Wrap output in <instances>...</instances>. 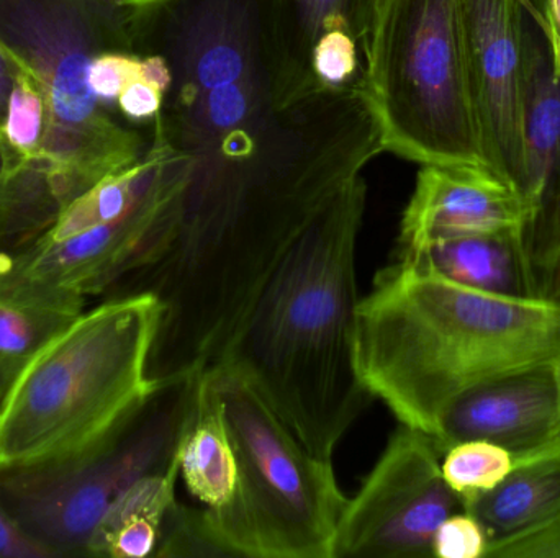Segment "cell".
I'll use <instances>...</instances> for the list:
<instances>
[{"label":"cell","mask_w":560,"mask_h":558,"mask_svg":"<svg viewBox=\"0 0 560 558\" xmlns=\"http://www.w3.org/2000/svg\"><path fill=\"white\" fill-rule=\"evenodd\" d=\"M131 36L173 72L153 138L184 161L183 203L322 206L384 153L364 81L282 100L279 0H131Z\"/></svg>","instance_id":"6da1fadb"},{"label":"cell","mask_w":560,"mask_h":558,"mask_svg":"<svg viewBox=\"0 0 560 558\" xmlns=\"http://www.w3.org/2000/svg\"><path fill=\"white\" fill-rule=\"evenodd\" d=\"M365 202L359 176L316 212L212 363L242 376L325 461L374 400L355 359V249Z\"/></svg>","instance_id":"7a4b0ae2"},{"label":"cell","mask_w":560,"mask_h":558,"mask_svg":"<svg viewBox=\"0 0 560 558\" xmlns=\"http://www.w3.org/2000/svg\"><path fill=\"white\" fill-rule=\"evenodd\" d=\"M560 357V304L457 284L421 259L398 258L361 298L359 376L401 426L436 438L457 399Z\"/></svg>","instance_id":"3957f363"},{"label":"cell","mask_w":560,"mask_h":558,"mask_svg":"<svg viewBox=\"0 0 560 558\" xmlns=\"http://www.w3.org/2000/svg\"><path fill=\"white\" fill-rule=\"evenodd\" d=\"M154 295L82 311L20 372L0 403V472L82 458L110 441L156 392L148 373Z\"/></svg>","instance_id":"277c9868"},{"label":"cell","mask_w":560,"mask_h":558,"mask_svg":"<svg viewBox=\"0 0 560 558\" xmlns=\"http://www.w3.org/2000/svg\"><path fill=\"white\" fill-rule=\"evenodd\" d=\"M0 48L42 92L38 159L66 202L144 156L143 136L118 123L89 85L98 55H135L131 0H0Z\"/></svg>","instance_id":"5b68a950"},{"label":"cell","mask_w":560,"mask_h":558,"mask_svg":"<svg viewBox=\"0 0 560 558\" xmlns=\"http://www.w3.org/2000/svg\"><path fill=\"white\" fill-rule=\"evenodd\" d=\"M235 454V494L197 511L215 557L332 558L348 498L332 461L313 455L238 373L212 364L202 372Z\"/></svg>","instance_id":"8992f818"},{"label":"cell","mask_w":560,"mask_h":558,"mask_svg":"<svg viewBox=\"0 0 560 558\" xmlns=\"http://www.w3.org/2000/svg\"><path fill=\"white\" fill-rule=\"evenodd\" d=\"M364 82L384 153L421 166L486 167L470 102L459 0H382Z\"/></svg>","instance_id":"52a82bcc"},{"label":"cell","mask_w":560,"mask_h":558,"mask_svg":"<svg viewBox=\"0 0 560 558\" xmlns=\"http://www.w3.org/2000/svg\"><path fill=\"white\" fill-rule=\"evenodd\" d=\"M199 376L158 389L101 448L46 467L0 472V503L49 557L88 556L114 501L176 458L192 423Z\"/></svg>","instance_id":"ba28073f"},{"label":"cell","mask_w":560,"mask_h":558,"mask_svg":"<svg viewBox=\"0 0 560 558\" xmlns=\"http://www.w3.org/2000/svg\"><path fill=\"white\" fill-rule=\"evenodd\" d=\"M184 186L186 167L171 153L163 179L127 213L61 239H36L20 251L0 252V274L82 304L91 295L112 294L166 251L179 223Z\"/></svg>","instance_id":"9c48e42d"},{"label":"cell","mask_w":560,"mask_h":558,"mask_svg":"<svg viewBox=\"0 0 560 558\" xmlns=\"http://www.w3.org/2000/svg\"><path fill=\"white\" fill-rule=\"evenodd\" d=\"M433 438L401 426L339 518L332 558L433 557L438 527L463 511Z\"/></svg>","instance_id":"30bf717a"},{"label":"cell","mask_w":560,"mask_h":558,"mask_svg":"<svg viewBox=\"0 0 560 558\" xmlns=\"http://www.w3.org/2000/svg\"><path fill=\"white\" fill-rule=\"evenodd\" d=\"M459 3L470 102L483 164L520 192L525 153L520 0Z\"/></svg>","instance_id":"8fae6325"},{"label":"cell","mask_w":560,"mask_h":558,"mask_svg":"<svg viewBox=\"0 0 560 558\" xmlns=\"http://www.w3.org/2000/svg\"><path fill=\"white\" fill-rule=\"evenodd\" d=\"M532 210L515 187L492 170L467 164H424L398 236V258H415L438 242L520 233L528 239Z\"/></svg>","instance_id":"7c38bea8"},{"label":"cell","mask_w":560,"mask_h":558,"mask_svg":"<svg viewBox=\"0 0 560 558\" xmlns=\"http://www.w3.org/2000/svg\"><path fill=\"white\" fill-rule=\"evenodd\" d=\"M551 367L513 373L464 393L433 439L440 454L472 439L503 446L515 461L558 448L560 415Z\"/></svg>","instance_id":"4fadbf2b"},{"label":"cell","mask_w":560,"mask_h":558,"mask_svg":"<svg viewBox=\"0 0 560 558\" xmlns=\"http://www.w3.org/2000/svg\"><path fill=\"white\" fill-rule=\"evenodd\" d=\"M520 38L525 151L520 193L535 223L560 177V68L542 0H520Z\"/></svg>","instance_id":"5bb4252c"},{"label":"cell","mask_w":560,"mask_h":558,"mask_svg":"<svg viewBox=\"0 0 560 558\" xmlns=\"http://www.w3.org/2000/svg\"><path fill=\"white\" fill-rule=\"evenodd\" d=\"M375 13L372 0H279L280 97L293 104L323 88L312 71V49L322 33L346 29L369 58Z\"/></svg>","instance_id":"9a60e30c"},{"label":"cell","mask_w":560,"mask_h":558,"mask_svg":"<svg viewBox=\"0 0 560 558\" xmlns=\"http://www.w3.org/2000/svg\"><path fill=\"white\" fill-rule=\"evenodd\" d=\"M415 259L466 287L510 297H539L528 239L520 233L451 239L431 246Z\"/></svg>","instance_id":"2e32d148"},{"label":"cell","mask_w":560,"mask_h":558,"mask_svg":"<svg viewBox=\"0 0 560 558\" xmlns=\"http://www.w3.org/2000/svg\"><path fill=\"white\" fill-rule=\"evenodd\" d=\"M560 508V446L515 462L512 474L489 494L464 504L489 544L528 530Z\"/></svg>","instance_id":"e0dca14e"},{"label":"cell","mask_w":560,"mask_h":558,"mask_svg":"<svg viewBox=\"0 0 560 558\" xmlns=\"http://www.w3.org/2000/svg\"><path fill=\"white\" fill-rule=\"evenodd\" d=\"M84 311L0 274V403L30 360Z\"/></svg>","instance_id":"ac0fdd59"},{"label":"cell","mask_w":560,"mask_h":558,"mask_svg":"<svg viewBox=\"0 0 560 558\" xmlns=\"http://www.w3.org/2000/svg\"><path fill=\"white\" fill-rule=\"evenodd\" d=\"M180 477L187 490L207 508L222 507L235 494V454L219 405L199 376L192 423L179 444Z\"/></svg>","instance_id":"d6986e66"},{"label":"cell","mask_w":560,"mask_h":558,"mask_svg":"<svg viewBox=\"0 0 560 558\" xmlns=\"http://www.w3.org/2000/svg\"><path fill=\"white\" fill-rule=\"evenodd\" d=\"M515 468V455L495 442L472 439L447 449L441 471L460 503H469L480 495L499 487Z\"/></svg>","instance_id":"ffe728a7"},{"label":"cell","mask_w":560,"mask_h":558,"mask_svg":"<svg viewBox=\"0 0 560 558\" xmlns=\"http://www.w3.org/2000/svg\"><path fill=\"white\" fill-rule=\"evenodd\" d=\"M46 108L38 85L20 71L7 100L0 136L23 161L35 159L45 136Z\"/></svg>","instance_id":"44dd1931"},{"label":"cell","mask_w":560,"mask_h":558,"mask_svg":"<svg viewBox=\"0 0 560 558\" xmlns=\"http://www.w3.org/2000/svg\"><path fill=\"white\" fill-rule=\"evenodd\" d=\"M312 71L322 87L341 88L364 79L358 43L346 29L322 33L312 49Z\"/></svg>","instance_id":"7402d4cb"},{"label":"cell","mask_w":560,"mask_h":558,"mask_svg":"<svg viewBox=\"0 0 560 558\" xmlns=\"http://www.w3.org/2000/svg\"><path fill=\"white\" fill-rule=\"evenodd\" d=\"M528 254L536 287L541 297L542 282L560 262V177L555 192L551 193L529 229Z\"/></svg>","instance_id":"603a6c76"},{"label":"cell","mask_w":560,"mask_h":558,"mask_svg":"<svg viewBox=\"0 0 560 558\" xmlns=\"http://www.w3.org/2000/svg\"><path fill=\"white\" fill-rule=\"evenodd\" d=\"M486 558H560V508L541 523L490 543Z\"/></svg>","instance_id":"cb8c5ba5"},{"label":"cell","mask_w":560,"mask_h":558,"mask_svg":"<svg viewBox=\"0 0 560 558\" xmlns=\"http://www.w3.org/2000/svg\"><path fill=\"white\" fill-rule=\"evenodd\" d=\"M489 537L482 524L467 513L457 511L443 521L434 534L433 557L486 558Z\"/></svg>","instance_id":"d4e9b609"},{"label":"cell","mask_w":560,"mask_h":558,"mask_svg":"<svg viewBox=\"0 0 560 558\" xmlns=\"http://www.w3.org/2000/svg\"><path fill=\"white\" fill-rule=\"evenodd\" d=\"M138 79H141V58L133 52H104L89 69V85L105 107L117 104L121 91Z\"/></svg>","instance_id":"484cf974"},{"label":"cell","mask_w":560,"mask_h":558,"mask_svg":"<svg viewBox=\"0 0 560 558\" xmlns=\"http://www.w3.org/2000/svg\"><path fill=\"white\" fill-rule=\"evenodd\" d=\"M164 95L147 81L130 82L117 98L118 110L131 121L154 120L163 108Z\"/></svg>","instance_id":"4316f807"},{"label":"cell","mask_w":560,"mask_h":558,"mask_svg":"<svg viewBox=\"0 0 560 558\" xmlns=\"http://www.w3.org/2000/svg\"><path fill=\"white\" fill-rule=\"evenodd\" d=\"M0 557L3 558H46L49 554L36 544L12 514L0 503Z\"/></svg>","instance_id":"83f0119b"},{"label":"cell","mask_w":560,"mask_h":558,"mask_svg":"<svg viewBox=\"0 0 560 558\" xmlns=\"http://www.w3.org/2000/svg\"><path fill=\"white\" fill-rule=\"evenodd\" d=\"M141 58V81L156 87L161 94L170 91L171 82H173V72L166 58L161 55L140 56Z\"/></svg>","instance_id":"f1b7e54d"},{"label":"cell","mask_w":560,"mask_h":558,"mask_svg":"<svg viewBox=\"0 0 560 558\" xmlns=\"http://www.w3.org/2000/svg\"><path fill=\"white\" fill-rule=\"evenodd\" d=\"M16 74H19V68L0 48V128H2L3 118H5L7 100H9L10 92H12L13 84H15Z\"/></svg>","instance_id":"f546056e"},{"label":"cell","mask_w":560,"mask_h":558,"mask_svg":"<svg viewBox=\"0 0 560 558\" xmlns=\"http://www.w3.org/2000/svg\"><path fill=\"white\" fill-rule=\"evenodd\" d=\"M542 10L560 68V0H542Z\"/></svg>","instance_id":"4dcf8cb0"},{"label":"cell","mask_w":560,"mask_h":558,"mask_svg":"<svg viewBox=\"0 0 560 558\" xmlns=\"http://www.w3.org/2000/svg\"><path fill=\"white\" fill-rule=\"evenodd\" d=\"M22 157L16 156L9 144L3 141L0 136V192H2L3 186H5L7 179H9L12 170L22 163Z\"/></svg>","instance_id":"1f68e13d"},{"label":"cell","mask_w":560,"mask_h":558,"mask_svg":"<svg viewBox=\"0 0 560 558\" xmlns=\"http://www.w3.org/2000/svg\"><path fill=\"white\" fill-rule=\"evenodd\" d=\"M541 297L560 304V262L555 265L546 281L542 282Z\"/></svg>","instance_id":"d6a6232c"},{"label":"cell","mask_w":560,"mask_h":558,"mask_svg":"<svg viewBox=\"0 0 560 558\" xmlns=\"http://www.w3.org/2000/svg\"><path fill=\"white\" fill-rule=\"evenodd\" d=\"M552 382H555L556 400H558V408L560 415V357L551 367Z\"/></svg>","instance_id":"836d02e7"},{"label":"cell","mask_w":560,"mask_h":558,"mask_svg":"<svg viewBox=\"0 0 560 558\" xmlns=\"http://www.w3.org/2000/svg\"><path fill=\"white\" fill-rule=\"evenodd\" d=\"M382 0H372V5H374V13L377 15L378 7H381Z\"/></svg>","instance_id":"e575fe53"}]
</instances>
